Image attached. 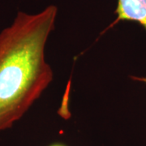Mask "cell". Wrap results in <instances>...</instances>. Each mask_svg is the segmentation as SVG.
I'll use <instances>...</instances> for the list:
<instances>
[{"mask_svg": "<svg viewBox=\"0 0 146 146\" xmlns=\"http://www.w3.org/2000/svg\"><path fill=\"white\" fill-rule=\"evenodd\" d=\"M57 14L54 5L36 14L18 11L0 32V132L21 119L53 81L46 46Z\"/></svg>", "mask_w": 146, "mask_h": 146, "instance_id": "1", "label": "cell"}, {"mask_svg": "<svg viewBox=\"0 0 146 146\" xmlns=\"http://www.w3.org/2000/svg\"><path fill=\"white\" fill-rule=\"evenodd\" d=\"M114 24L119 21L136 22L146 31V0H118Z\"/></svg>", "mask_w": 146, "mask_h": 146, "instance_id": "2", "label": "cell"}, {"mask_svg": "<svg viewBox=\"0 0 146 146\" xmlns=\"http://www.w3.org/2000/svg\"><path fill=\"white\" fill-rule=\"evenodd\" d=\"M130 78L133 80L139 81V82H143L146 84V77H140V76H130Z\"/></svg>", "mask_w": 146, "mask_h": 146, "instance_id": "3", "label": "cell"}, {"mask_svg": "<svg viewBox=\"0 0 146 146\" xmlns=\"http://www.w3.org/2000/svg\"><path fill=\"white\" fill-rule=\"evenodd\" d=\"M48 146H68L66 145H64L63 143H54V144H51V145H50Z\"/></svg>", "mask_w": 146, "mask_h": 146, "instance_id": "4", "label": "cell"}]
</instances>
